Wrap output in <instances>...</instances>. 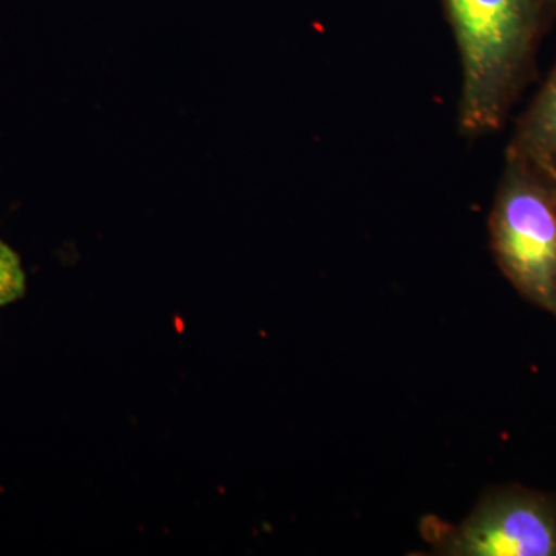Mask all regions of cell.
<instances>
[{"mask_svg":"<svg viewBox=\"0 0 556 556\" xmlns=\"http://www.w3.org/2000/svg\"><path fill=\"white\" fill-rule=\"evenodd\" d=\"M489 233L511 287L556 317V192L546 164L506 150Z\"/></svg>","mask_w":556,"mask_h":556,"instance_id":"7a4b0ae2","label":"cell"},{"mask_svg":"<svg viewBox=\"0 0 556 556\" xmlns=\"http://www.w3.org/2000/svg\"><path fill=\"white\" fill-rule=\"evenodd\" d=\"M460 62L457 129L478 139L506 126L538 75L556 0H442Z\"/></svg>","mask_w":556,"mask_h":556,"instance_id":"6da1fadb","label":"cell"},{"mask_svg":"<svg viewBox=\"0 0 556 556\" xmlns=\"http://www.w3.org/2000/svg\"><path fill=\"white\" fill-rule=\"evenodd\" d=\"M438 554L556 556V500L526 486L486 493L457 527H431Z\"/></svg>","mask_w":556,"mask_h":556,"instance_id":"3957f363","label":"cell"},{"mask_svg":"<svg viewBox=\"0 0 556 556\" xmlns=\"http://www.w3.org/2000/svg\"><path fill=\"white\" fill-rule=\"evenodd\" d=\"M548 163L556 159V64L529 108L517 121L507 149Z\"/></svg>","mask_w":556,"mask_h":556,"instance_id":"277c9868","label":"cell"},{"mask_svg":"<svg viewBox=\"0 0 556 556\" xmlns=\"http://www.w3.org/2000/svg\"><path fill=\"white\" fill-rule=\"evenodd\" d=\"M543 164H546V166L548 167V170H551V175H552V179H554V186H555V192H556V159L548 161V163H543Z\"/></svg>","mask_w":556,"mask_h":556,"instance_id":"8992f818","label":"cell"},{"mask_svg":"<svg viewBox=\"0 0 556 556\" xmlns=\"http://www.w3.org/2000/svg\"><path fill=\"white\" fill-rule=\"evenodd\" d=\"M25 273L16 252L0 240V306L16 302L25 294Z\"/></svg>","mask_w":556,"mask_h":556,"instance_id":"5b68a950","label":"cell"}]
</instances>
